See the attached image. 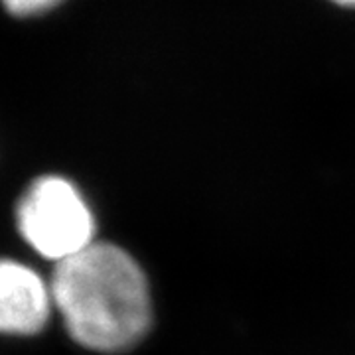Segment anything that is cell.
I'll return each instance as SVG.
<instances>
[{
    "label": "cell",
    "instance_id": "6da1fadb",
    "mask_svg": "<svg viewBox=\"0 0 355 355\" xmlns=\"http://www.w3.org/2000/svg\"><path fill=\"white\" fill-rule=\"evenodd\" d=\"M53 308L79 345L116 354L144 338L153 320L144 270L111 243H93L55 265L50 282Z\"/></svg>",
    "mask_w": 355,
    "mask_h": 355
},
{
    "label": "cell",
    "instance_id": "7a4b0ae2",
    "mask_svg": "<svg viewBox=\"0 0 355 355\" xmlns=\"http://www.w3.org/2000/svg\"><path fill=\"white\" fill-rule=\"evenodd\" d=\"M24 241L55 265L95 243V219L76 186L60 176H42L30 184L16 207Z\"/></svg>",
    "mask_w": 355,
    "mask_h": 355
},
{
    "label": "cell",
    "instance_id": "3957f363",
    "mask_svg": "<svg viewBox=\"0 0 355 355\" xmlns=\"http://www.w3.org/2000/svg\"><path fill=\"white\" fill-rule=\"evenodd\" d=\"M50 284L30 266L0 259V334H38L50 320Z\"/></svg>",
    "mask_w": 355,
    "mask_h": 355
},
{
    "label": "cell",
    "instance_id": "277c9868",
    "mask_svg": "<svg viewBox=\"0 0 355 355\" xmlns=\"http://www.w3.org/2000/svg\"><path fill=\"white\" fill-rule=\"evenodd\" d=\"M64 0H2L4 8L14 16H36L62 4Z\"/></svg>",
    "mask_w": 355,
    "mask_h": 355
},
{
    "label": "cell",
    "instance_id": "5b68a950",
    "mask_svg": "<svg viewBox=\"0 0 355 355\" xmlns=\"http://www.w3.org/2000/svg\"><path fill=\"white\" fill-rule=\"evenodd\" d=\"M334 4H340V6H345V8H355V0H331Z\"/></svg>",
    "mask_w": 355,
    "mask_h": 355
}]
</instances>
